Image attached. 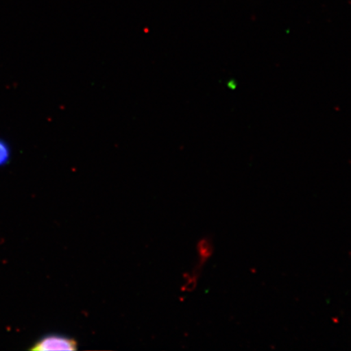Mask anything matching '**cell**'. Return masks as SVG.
I'll use <instances>...</instances> for the list:
<instances>
[{"instance_id": "cell-1", "label": "cell", "mask_w": 351, "mask_h": 351, "mask_svg": "<svg viewBox=\"0 0 351 351\" xmlns=\"http://www.w3.org/2000/svg\"><path fill=\"white\" fill-rule=\"evenodd\" d=\"M77 349L76 340L60 335L44 336L41 337V339L35 342L32 348H30L34 351L76 350Z\"/></svg>"}, {"instance_id": "cell-2", "label": "cell", "mask_w": 351, "mask_h": 351, "mask_svg": "<svg viewBox=\"0 0 351 351\" xmlns=\"http://www.w3.org/2000/svg\"><path fill=\"white\" fill-rule=\"evenodd\" d=\"M197 247L199 256V267H201L208 261V258L213 253L212 241L208 238L201 239L199 243H197Z\"/></svg>"}, {"instance_id": "cell-3", "label": "cell", "mask_w": 351, "mask_h": 351, "mask_svg": "<svg viewBox=\"0 0 351 351\" xmlns=\"http://www.w3.org/2000/svg\"><path fill=\"white\" fill-rule=\"evenodd\" d=\"M12 149L5 138L0 137V168L5 167L11 161Z\"/></svg>"}]
</instances>
